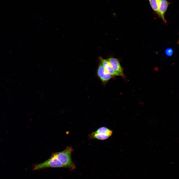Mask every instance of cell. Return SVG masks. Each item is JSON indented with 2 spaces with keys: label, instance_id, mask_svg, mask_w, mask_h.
Instances as JSON below:
<instances>
[{
  "label": "cell",
  "instance_id": "cell-1",
  "mask_svg": "<svg viewBox=\"0 0 179 179\" xmlns=\"http://www.w3.org/2000/svg\"><path fill=\"white\" fill-rule=\"evenodd\" d=\"M72 147L68 146L64 150L55 153L58 160L62 164L64 168L72 171L76 168L75 165L72 159L71 154L73 151Z\"/></svg>",
  "mask_w": 179,
  "mask_h": 179
},
{
  "label": "cell",
  "instance_id": "cell-6",
  "mask_svg": "<svg viewBox=\"0 0 179 179\" xmlns=\"http://www.w3.org/2000/svg\"><path fill=\"white\" fill-rule=\"evenodd\" d=\"M99 58L103 67L112 76H122L121 75L115 72L113 70L107 60L100 57Z\"/></svg>",
  "mask_w": 179,
  "mask_h": 179
},
{
  "label": "cell",
  "instance_id": "cell-3",
  "mask_svg": "<svg viewBox=\"0 0 179 179\" xmlns=\"http://www.w3.org/2000/svg\"><path fill=\"white\" fill-rule=\"evenodd\" d=\"M97 74L100 79L103 82L108 81L113 77L112 75L106 70L101 63L99 66Z\"/></svg>",
  "mask_w": 179,
  "mask_h": 179
},
{
  "label": "cell",
  "instance_id": "cell-4",
  "mask_svg": "<svg viewBox=\"0 0 179 179\" xmlns=\"http://www.w3.org/2000/svg\"><path fill=\"white\" fill-rule=\"evenodd\" d=\"M113 70L122 76L123 75L122 67L118 60L114 58H109L107 60Z\"/></svg>",
  "mask_w": 179,
  "mask_h": 179
},
{
  "label": "cell",
  "instance_id": "cell-2",
  "mask_svg": "<svg viewBox=\"0 0 179 179\" xmlns=\"http://www.w3.org/2000/svg\"><path fill=\"white\" fill-rule=\"evenodd\" d=\"M64 168L63 166L57 159L55 153L52 154L48 160L43 163L34 165V170H38L47 168Z\"/></svg>",
  "mask_w": 179,
  "mask_h": 179
},
{
  "label": "cell",
  "instance_id": "cell-10",
  "mask_svg": "<svg viewBox=\"0 0 179 179\" xmlns=\"http://www.w3.org/2000/svg\"><path fill=\"white\" fill-rule=\"evenodd\" d=\"M178 43L179 44V41H178Z\"/></svg>",
  "mask_w": 179,
  "mask_h": 179
},
{
  "label": "cell",
  "instance_id": "cell-7",
  "mask_svg": "<svg viewBox=\"0 0 179 179\" xmlns=\"http://www.w3.org/2000/svg\"><path fill=\"white\" fill-rule=\"evenodd\" d=\"M111 136L107 134L102 133H97L95 132L92 133L88 135L89 139H96L102 140L106 139Z\"/></svg>",
  "mask_w": 179,
  "mask_h": 179
},
{
  "label": "cell",
  "instance_id": "cell-5",
  "mask_svg": "<svg viewBox=\"0 0 179 179\" xmlns=\"http://www.w3.org/2000/svg\"><path fill=\"white\" fill-rule=\"evenodd\" d=\"M167 0H161L159 3L157 14L164 21V16L169 4Z\"/></svg>",
  "mask_w": 179,
  "mask_h": 179
},
{
  "label": "cell",
  "instance_id": "cell-9",
  "mask_svg": "<svg viewBox=\"0 0 179 179\" xmlns=\"http://www.w3.org/2000/svg\"><path fill=\"white\" fill-rule=\"evenodd\" d=\"M173 50L171 48H167L165 51L166 54L168 56L172 55L173 53Z\"/></svg>",
  "mask_w": 179,
  "mask_h": 179
},
{
  "label": "cell",
  "instance_id": "cell-8",
  "mask_svg": "<svg viewBox=\"0 0 179 179\" xmlns=\"http://www.w3.org/2000/svg\"><path fill=\"white\" fill-rule=\"evenodd\" d=\"M161 0H148L150 6L154 11L157 14L159 6Z\"/></svg>",
  "mask_w": 179,
  "mask_h": 179
}]
</instances>
